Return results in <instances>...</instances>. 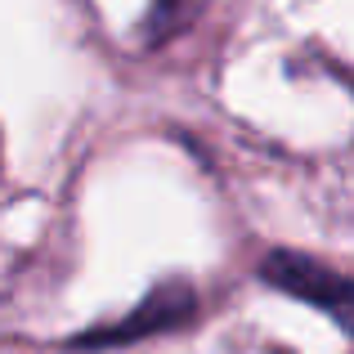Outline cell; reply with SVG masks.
I'll use <instances>...</instances> for the list:
<instances>
[{
  "label": "cell",
  "mask_w": 354,
  "mask_h": 354,
  "mask_svg": "<svg viewBox=\"0 0 354 354\" xmlns=\"http://www.w3.org/2000/svg\"><path fill=\"white\" fill-rule=\"evenodd\" d=\"M260 274L278 292L296 296V301L314 305V310H328L341 332H354V278L301 256V251H274V256H265Z\"/></svg>",
  "instance_id": "cell-1"
},
{
  "label": "cell",
  "mask_w": 354,
  "mask_h": 354,
  "mask_svg": "<svg viewBox=\"0 0 354 354\" xmlns=\"http://www.w3.org/2000/svg\"><path fill=\"white\" fill-rule=\"evenodd\" d=\"M193 310H198L193 287L184 283V278H171V283H157L153 292H148V301H139L121 323H113V328H95V332H81L72 346H77V350L130 346V341H139V337H153V332H166V328H175V323L193 319Z\"/></svg>",
  "instance_id": "cell-2"
},
{
  "label": "cell",
  "mask_w": 354,
  "mask_h": 354,
  "mask_svg": "<svg viewBox=\"0 0 354 354\" xmlns=\"http://www.w3.org/2000/svg\"><path fill=\"white\" fill-rule=\"evenodd\" d=\"M202 0H153V9H148L144 18V32H148V45H162L166 36L184 32V27L193 23V14H198Z\"/></svg>",
  "instance_id": "cell-3"
}]
</instances>
